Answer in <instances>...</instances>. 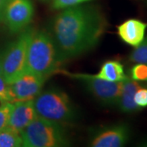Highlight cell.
<instances>
[{
	"mask_svg": "<svg viewBox=\"0 0 147 147\" xmlns=\"http://www.w3.org/2000/svg\"><path fill=\"white\" fill-rule=\"evenodd\" d=\"M65 74L82 81L86 88L96 100L105 105H116L120 97L123 81L110 82L98 79L92 74H70L64 71Z\"/></svg>",
	"mask_w": 147,
	"mask_h": 147,
	"instance_id": "6",
	"label": "cell"
},
{
	"mask_svg": "<svg viewBox=\"0 0 147 147\" xmlns=\"http://www.w3.org/2000/svg\"><path fill=\"white\" fill-rule=\"evenodd\" d=\"M34 13L31 0H7L3 21L11 34L21 33L30 24Z\"/></svg>",
	"mask_w": 147,
	"mask_h": 147,
	"instance_id": "7",
	"label": "cell"
},
{
	"mask_svg": "<svg viewBox=\"0 0 147 147\" xmlns=\"http://www.w3.org/2000/svg\"><path fill=\"white\" fill-rule=\"evenodd\" d=\"M7 0H0V21H3V14Z\"/></svg>",
	"mask_w": 147,
	"mask_h": 147,
	"instance_id": "21",
	"label": "cell"
},
{
	"mask_svg": "<svg viewBox=\"0 0 147 147\" xmlns=\"http://www.w3.org/2000/svg\"><path fill=\"white\" fill-rule=\"evenodd\" d=\"M22 146L60 147L69 145L61 123L37 116L21 132Z\"/></svg>",
	"mask_w": 147,
	"mask_h": 147,
	"instance_id": "3",
	"label": "cell"
},
{
	"mask_svg": "<svg viewBox=\"0 0 147 147\" xmlns=\"http://www.w3.org/2000/svg\"><path fill=\"white\" fill-rule=\"evenodd\" d=\"M106 21L97 8L74 6L53 19L49 34L57 48L59 61L76 57L96 47L105 33Z\"/></svg>",
	"mask_w": 147,
	"mask_h": 147,
	"instance_id": "1",
	"label": "cell"
},
{
	"mask_svg": "<svg viewBox=\"0 0 147 147\" xmlns=\"http://www.w3.org/2000/svg\"><path fill=\"white\" fill-rule=\"evenodd\" d=\"M0 102H12L13 97L11 92L10 84H8L2 74H0Z\"/></svg>",
	"mask_w": 147,
	"mask_h": 147,
	"instance_id": "18",
	"label": "cell"
},
{
	"mask_svg": "<svg viewBox=\"0 0 147 147\" xmlns=\"http://www.w3.org/2000/svg\"><path fill=\"white\" fill-rule=\"evenodd\" d=\"M34 100H22L13 102L7 127L21 133L37 117Z\"/></svg>",
	"mask_w": 147,
	"mask_h": 147,
	"instance_id": "10",
	"label": "cell"
},
{
	"mask_svg": "<svg viewBox=\"0 0 147 147\" xmlns=\"http://www.w3.org/2000/svg\"><path fill=\"white\" fill-rule=\"evenodd\" d=\"M22 146L21 133L6 127L0 131V147Z\"/></svg>",
	"mask_w": 147,
	"mask_h": 147,
	"instance_id": "14",
	"label": "cell"
},
{
	"mask_svg": "<svg viewBox=\"0 0 147 147\" xmlns=\"http://www.w3.org/2000/svg\"><path fill=\"white\" fill-rule=\"evenodd\" d=\"M34 99V105L38 117L59 123L70 122L76 118V110L69 96L61 89H47Z\"/></svg>",
	"mask_w": 147,
	"mask_h": 147,
	"instance_id": "4",
	"label": "cell"
},
{
	"mask_svg": "<svg viewBox=\"0 0 147 147\" xmlns=\"http://www.w3.org/2000/svg\"><path fill=\"white\" fill-rule=\"evenodd\" d=\"M0 74H2V53H0Z\"/></svg>",
	"mask_w": 147,
	"mask_h": 147,
	"instance_id": "22",
	"label": "cell"
},
{
	"mask_svg": "<svg viewBox=\"0 0 147 147\" xmlns=\"http://www.w3.org/2000/svg\"><path fill=\"white\" fill-rule=\"evenodd\" d=\"M2 104L3 105L0 106V131L7 127L11 112L13 108L12 102H5Z\"/></svg>",
	"mask_w": 147,
	"mask_h": 147,
	"instance_id": "17",
	"label": "cell"
},
{
	"mask_svg": "<svg viewBox=\"0 0 147 147\" xmlns=\"http://www.w3.org/2000/svg\"><path fill=\"white\" fill-rule=\"evenodd\" d=\"M140 84L137 81L133 80L129 77L123 81V88L118 105L120 110L123 113H134L141 110L134 101V95L137 90L140 88Z\"/></svg>",
	"mask_w": 147,
	"mask_h": 147,
	"instance_id": "12",
	"label": "cell"
},
{
	"mask_svg": "<svg viewBox=\"0 0 147 147\" xmlns=\"http://www.w3.org/2000/svg\"><path fill=\"white\" fill-rule=\"evenodd\" d=\"M46 79L26 71L20 78L10 84L13 102L30 100L41 92Z\"/></svg>",
	"mask_w": 147,
	"mask_h": 147,
	"instance_id": "9",
	"label": "cell"
},
{
	"mask_svg": "<svg viewBox=\"0 0 147 147\" xmlns=\"http://www.w3.org/2000/svg\"><path fill=\"white\" fill-rule=\"evenodd\" d=\"M134 101L140 109L147 107V88L140 87L137 90L134 95Z\"/></svg>",
	"mask_w": 147,
	"mask_h": 147,
	"instance_id": "20",
	"label": "cell"
},
{
	"mask_svg": "<svg viewBox=\"0 0 147 147\" xmlns=\"http://www.w3.org/2000/svg\"><path fill=\"white\" fill-rule=\"evenodd\" d=\"M93 76L110 82H122L127 77L123 64L116 60L106 61L101 65L99 72Z\"/></svg>",
	"mask_w": 147,
	"mask_h": 147,
	"instance_id": "13",
	"label": "cell"
},
{
	"mask_svg": "<svg viewBox=\"0 0 147 147\" xmlns=\"http://www.w3.org/2000/svg\"><path fill=\"white\" fill-rule=\"evenodd\" d=\"M34 30L27 27L2 53V75L8 84L26 72L28 47Z\"/></svg>",
	"mask_w": 147,
	"mask_h": 147,
	"instance_id": "5",
	"label": "cell"
},
{
	"mask_svg": "<svg viewBox=\"0 0 147 147\" xmlns=\"http://www.w3.org/2000/svg\"><path fill=\"white\" fill-rule=\"evenodd\" d=\"M59 64L57 48L49 33L34 31L28 47L26 71L47 79L57 70Z\"/></svg>",
	"mask_w": 147,
	"mask_h": 147,
	"instance_id": "2",
	"label": "cell"
},
{
	"mask_svg": "<svg viewBox=\"0 0 147 147\" xmlns=\"http://www.w3.org/2000/svg\"><path fill=\"white\" fill-rule=\"evenodd\" d=\"M147 23L138 19H128L118 26V35L126 44L136 47L145 38Z\"/></svg>",
	"mask_w": 147,
	"mask_h": 147,
	"instance_id": "11",
	"label": "cell"
},
{
	"mask_svg": "<svg viewBox=\"0 0 147 147\" xmlns=\"http://www.w3.org/2000/svg\"><path fill=\"white\" fill-rule=\"evenodd\" d=\"M91 0H53V7L55 10H60V9H65L67 7H74L84 3L85 2H88Z\"/></svg>",
	"mask_w": 147,
	"mask_h": 147,
	"instance_id": "19",
	"label": "cell"
},
{
	"mask_svg": "<svg viewBox=\"0 0 147 147\" xmlns=\"http://www.w3.org/2000/svg\"><path fill=\"white\" fill-rule=\"evenodd\" d=\"M131 130L126 123H117L100 128L95 132L90 141L93 147H121L130 139Z\"/></svg>",
	"mask_w": 147,
	"mask_h": 147,
	"instance_id": "8",
	"label": "cell"
},
{
	"mask_svg": "<svg viewBox=\"0 0 147 147\" xmlns=\"http://www.w3.org/2000/svg\"><path fill=\"white\" fill-rule=\"evenodd\" d=\"M131 79L136 81H147V65L137 63L130 69Z\"/></svg>",
	"mask_w": 147,
	"mask_h": 147,
	"instance_id": "16",
	"label": "cell"
},
{
	"mask_svg": "<svg viewBox=\"0 0 147 147\" xmlns=\"http://www.w3.org/2000/svg\"><path fill=\"white\" fill-rule=\"evenodd\" d=\"M130 61L133 63H142L147 65V37L142 43L131 52L129 57Z\"/></svg>",
	"mask_w": 147,
	"mask_h": 147,
	"instance_id": "15",
	"label": "cell"
}]
</instances>
